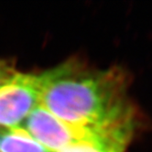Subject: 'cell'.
Wrapping results in <instances>:
<instances>
[{"mask_svg": "<svg viewBox=\"0 0 152 152\" xmlns=\"http://www.w3.org/2000/svg\"><path fill=\"white\" fill-rule=\"evenodd\" d=\"M40 92V74L14 73L0 86V126H20L39 104Z\"/></svg>", "mask_w": 152, "mask_h": 152, "instance_id": "2", "label": "cell"}, {"mask_svg": "<svg viewBox=\"0 0 152 152\" xmlns=\"http://www.w3.org/2000/svg\"><path fill=\"white\" fill-rule=\"evenodd\" d=\"M22 127L50 152H58L94 133L66 124L40 104L28 115Z\"/></svg>", "mask_w": 152, "mask_h": 152, "instance_id": "3", "label": "cell"}, {"mask_svg": "<svg viewBox=\"0 0 152 152\" xmlns=\"http://www.w3.org/2000/svg\"><path fill=\"white\" fill-rule=\"evenodd\" d=\"M0 152H50L22 126L7 128L0 135Z\"/></svg>", "mask_w": 152, "mask_h": 152, "instance_id": "5", "label": "cell"}, {"mask_svg": "<svg viewBox=\"0 0 152 152\" xmlns=\"http://www.w3.org/2000/svg\"><path fill=\"white\" fill-rule=\"evenodd\" d=\"M134 125L127 123L99 130L58 152H124L132 137Z\"/></svg>", "mask_w": 152, "mask_h": 152, "instance_id": "4", "label": "cell"}, {"mask_svg": "<svg viewBox=\"0 0 152 152\" xmlns=\"http://www.w3.org/2000/svg\"><path fill=\"white\" fill-rule=\"evenodd\" d=\"M13 74L14 72H12L9 69L0 65V86L4 84Z\"/></svg>", "mask_w": 152, "mask_h": 152, "instance_id": "6", "label": "cell"}, {"mask_svg": "<svg viewBox=\"0 0 152 152\" xmlns=\"http://www.w3.org/2000/svg\"><path fill=\"white\" fill-rule=\"evenodd\" d=\"M40 78L39 104L73 127L99 130L135 117L126 75L118 69L94 71L67 61Z\"/></svg>", "mask_w": 152, "mask_h": 152, "instance_id": "1", "label": "cell"}]
</instances>
